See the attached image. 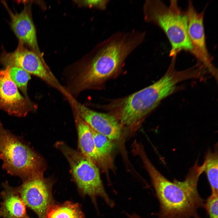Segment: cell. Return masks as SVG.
<instances>
[{"instance_id":"cell-20","label":"cell","mask_w":218,"mask_h":218,"mask_svg":"<svg viewBox=\"0 0 218 218\" xmlns=\"http://www.w3.org/2000/svg\"><path fill=\"white\" fill-rule=\"evenodd\" d=\"M83 5L101 10H105L109 3V0H85L82 1Z\"/></svg>"},{"instance_id":"cell-13","label":"cell","mask_w":218,"mask_h":218,"mask_svg":"<svg viewBox=\"0 0 218 218\" xmlns=\"http://www.w3.org/2000/svg\"><path fill=\"white\" fill-rule=\"evenodd\" d=\"M72 109L77 130L78 146L81 153L97 166L100 167L92 128Z\"/></svg>"},{"instance_id":"cell-18","label":"cell","mask_w":218,"mask_h":218,"mask_svg":"<svg viewBox=\"0 0 218 218\" xmlns=\"http://www.w3.org/2000/svg\"><path fill=\"white\" fill-rule=\"evenodd\" d=\"M8 66L12 80L22 91L25 96L28 97L27 85L28 81L31 79L30 74L19 67Z\"/></svg>"},{"instance_id":"cell-3","label":"cell","mask_w":218,"mask_h":218,"mask_svg":"<svg viewBox=\"0 0 218 218\" xmlns=\"http://www.w3.org/2000/svg\"><path fill=\"white\" fill-rule=\"evenodd\" d=\"M175 62L172 60L166 72L160 79L124 100L119 116L122 124L131 128L137 126L161 100L174 92L179 83L193 78V72L190 68L177 70Z\"/></svg>"},{"instance_id":"cell-12","label":"cell","mask_w":218,"mask_h":218,"mask_svg":"<svg viewBox=\"0 0 218 218\" xmlns=\"http://www.w3.org/2000/svg\"><path fill=\"white\" fill-rule=\"evenodd\" d=\"M8 12L11 19V27L19 42L28 45L42 58L29 6L25 5L19 13H14L9 10Z\"/></svg>"},{"instance_id":"cell-8","label":"cell","mask_w":218,"mask_h":218,"mask_svg":"<svg viewBox=\"0 0 218 218\" xmlns=\"http://www.w3.org/2000/svg\"><path fill=\"white\" fill-rule=\"evenodd\" d=\"M206 7L198 12L192 2L189 1L187 12L188 19V33L192 46L191 52L208 72L217 80V70L212 62V60L207 50L203 24Z\"/></svg>"},{"instance_id":"cell-9","label":"cell","mask_w":218,"mask_h":218,"mask_svg":"<svg viewBox=\"0 0 218 218\" xmlns=\"http://www.w3.org/2000/svg\"><path fill=\"white\" fill-rule=\"evenodd\" d=\"M23 180L16 190L25 205L35 212L39 218H45L48 209L54 203L51 184L44 178L43 174Z\"/></svg>"},{"instance_id":"cell-21","label":"cell","mask_w":218,"mask_h":218,"mask_svg":"<svg viewBox=\"0 0 218 218\" xmlns=\"http://www.w3.org/2000/svg\"><path fill=\"white\" fill-rule=\"evenodd\" d=\"M127 216L128 218H142L140 216L135 213L127 214Z\"/></svg>"},{"instance_id":"cell-2","label":"cell","mask_w":218,"mask_h":218,"mask_svg":"<svg viewBox=\"0 0 218 218\" xmlns=\"http://www.w3.org/2000/svg\"><path fill=\"white\" fill-rule=\"evenodd\" d=\"M140 157L148 173L160 204L159 218H202L199 215V208L205 202L200 195L197 184L200 175L204 172L203 164L196 161L190 169L184 180L170 181L154 166L144 150L140 151Z\"/></svg>"},{"instance_id":"cell-10","label":"cell","mask_w":218,"mask_h":218,"mask_svg":"<svg viewBox=\"0 0 218 218\" xmlns=\"http://www.w3.org/2000/svg\"><path fill=\"white\" fill-rule=\"evenodd\" d=\"M37 108L28 96L20 93L10 77L9 67L0 69V109L10 115L23 117Z\"/></svg>"},{"instance_id":"cell-4","label":"cell","mask_w":218,"mask_h":218,"mask_svg":"<svg viewBox=\"0 0 218 218\" xmlns=\"http://www.w3.org/2000/svg\"><path fill=\"white\" fill-rule=\"evenodd\" d=\"M142 10L145 21L159 27L166 34L171 47L170 56L177 55L182 51L191 53L187 15L179 7L177 0L170 1L167 5L160 0H147Z\"/></svg>"},{"instance_id":"cell-5","label":"cell","mask_w":218,"mask_h":218,"mask_svg":"<svg viewBox=\"0 0 218 218\" xmlns=\"http://www.w3.org/2000/svg\"><path fill=\"white\" fill-rule=\"evenodd\" d=\"M0 158L2 167L23 180L43 174L41 157L21 138L5 129L0 122Z\"/></svg>"},{"instance_id":"cell-6","label":"cell","mask_w":218,"mask_h":218,"mask_svg":"<svg viewBox=\"0 0 218 218\" xmlns=\"http://www.w3.org/2000/svg\"><path fill=\"white\" fill-rule=\"evenodd\" d=\"M55 146L68 160L73 178L80 191L89 196L95 204H97V198L100 197L108 206H114L115 203L105 190L97 166L81 152L63 142H58Z\"/></svg>"},{"instance_id":"cell-7","label":"cell","mask_w":218,"mask_h":218,"mask_svg":"<svg viewBox=\"0 0 218 218\" xmlns=\"http://www.w3.org/2000/svg\"><path fill=\"white\" fill-rule=\"evenodd\" d=\"M19 42L16 50L12 52L4 51L0 55V63L6 67L16 66L39 78L62 94L65 89L46 65L42 58L30 51Z\"/></svg>"},{"instance_id":"cell-16","label":"cell","mask_w":218,"mask_h":218,"mask_svg":"<svg viewBox=\"0 0 218 218\" xmlns=\"http://www.w3.org/2000/svg\"><path fill=\"white\" fill-rule=\"evenodd\" d=\"M45 218H84V216L78 204L67 201L61 204L54 203Z\"/></svg>"},{"instance_id":"cell-19","label":"cell","mask_w":218,"mask_h":218,"mask_svg":"<svg viewBox=\"0 0 218 218\" xmlns=\"http://www.w3.org/2000/svg\"><path fill=\"white\" fill-rule=\"evenodd\" d=\"M218 193H211L205 202L206 209L209 218H218Z\"/></svg>"},{"instance_id":"cell-1","label":"cell","mask_w":218,"mask_h":218,"mask_svg":"<svg viewBox=\"0 0 218 218\" xmlns=\"http://www.w3.org/2000/svg\"><path fill=\"white\" fill-rule=\"evenodd\" d=\"M146 32L134 29L118 31L100 43L90 59L67 77L71 92L78 96L94 88L118 71L126 59L144 41Z\"/></svg>"},{"instance_id":"cell-11","label":"cell","mask_w":218,"mask_h":218,"mask_svg":"<svg viewBox=\"0 0 218 218\" xmlns=\"http://www.w3.org/2000/svg\"><path fill=\"white\" fill-rule=\"evenodd\" d=\"M69 101L72 108L95 131L112 141L120 138L122 126L114 116L92 110L75 99Z\"/></svg>"},{"instance_id":"cell-17","label":"cell","mask_w":218,"mask_h":218,"mask_svg":"<svg viewBox=\"0 0 218 218\" xmlns=\"http://www.w3.org/2000/svg\"><path fill=\"white\" fill-rule=\"evenodd\" d=\"M218 149L215 146L213 151L209 150L205 156L203 164L210 184L211 193H218Z\"/></svg>"},{"instance_id":"cell-14","label":"cell","mask_w":218,"mask_h":218,"mask_svg":"<svg viewBox=\"0 0 218 218\" xmlns=\"http://www.w3.org/2000/svg\"><path fill=\"white\" fill-rule=\"evenodd\" d=\"M0 215L4 218H29L25 205L15 189L4 184Z\"/></svg>"},{"instance_id":"cell-15","label":"cell","mask_w":218,"mask_h":218,"mask_svg":"<svg viewBox=\"0 0 218 218\" xmlns=\"http://www.w3.org/2000/svg\"><path fill=\"white\" fill-rule=\"evenodd\" d=\"M92 130L100 167L105 169L112 168L113 166L112 153L114 148L112 141L92 128Z\"/></svg>"}]
</instances>
